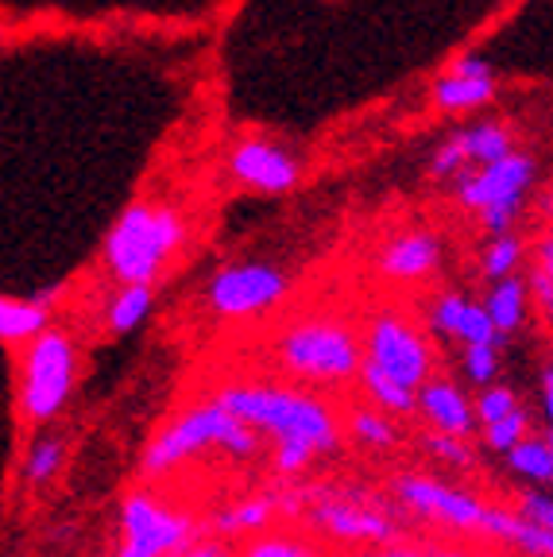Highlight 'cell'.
Here are the masks:
<instances>
[{
	"label": "cell",
	"instance_id": "cell-1",
	"mask_svg": "<svg viewBox=\"0 0 553 557\" xmlns=\"http://www.w3.org/2000/svg\"><path fill=\"white\" fill-rule=\"evenodd\" d=\"M217 399L275 442V469L286 476L303 472L321 453L337 449V422L314 395L286 387H225Z\"/></svg>",
	"mask_w": 553,
	"mask_h": 557
},
{
	"label": "cell",
	"instance_id": "cell-2",
	"mask_svg": "<svg viewBox=\"0 0 553 557\" xmlns=\"http://www.w3.org/2000/svg\"><path fill=\"white\" fill-rule=\"evenodd\" d=\"M206 449H225L233 457H256L260 449V434L244 422L241 414L225 407L221 399H209L179 414L156 442L144 453V472L147 476H163V472L179 469L182 461H191Z\"/></svg>",
	"mask_w": 553,
	"mask_h": 557
},
{
	"label": "cell",
	"instance_id": "cell-3",
	"mask_svg": "<svg viewBox=\"0 0 553 557\" xmlns=\"http://www.w3.org/2000/svg\"><path fill=\"white\" fill-rule=\"evenodd\" d=\"M182 244V221L167 206H132L105 240V263L121 283H147L159 278L174 248Z\"/></svg>",
	"mask_w": 553,
	"mask_h": 557
},
{
	"label": "cell",
	"instance_id": "cell-4",
	"mask_svg": "<svg viewBox=\"0 0 553 557\" xmlns=\"http://www.w3.org/2000/svg\"><path fill=\"white\" fill-rule=\"evenodd\" d=\"M530 186H534V159L523 156V151H511L500 163L457 174V198L480 213L492 236L511 233V221L519 213Z\"/></svg>",
	"mask_w": 553,
	"mask_h": 557
},
{
	"label": "cell",
	"instance_id": "cell-5",
	"mask_svg": "<svg viewBox=\"0 0 553 557\" xmlns=\"http://www.w3.org/2000/svg\"><path fill=\"white\" fill-rule=\"evenodd\" d=\"M279 357L286 372L318 383H341L360 372V348L345 325L333 322H298L279 341Z\"/></svg>",
	"mask_w": 553,
	"mask_h": 557
},
{
	"label": "cell",
	"instance_id": "cell-6",
	"mask_svg": "<svg viewBox=\"0 0 553 557\" xmlns=\"http://www.w3.org/2000/svg\"><path fill=\"white\" fill-rule=\"evenodd\" d=\"M74 387V345L66 333L47 330L44 337H35L24 357V387H20V403L32 422H47L54 418L70 399Z\"/></svg>",
	"mask_w": 553,
	"mask_h": 557
},
{
	"label": "cell",
	"instance_id": "cell-7",
	"mask_svg": "<svg viewBox=\"0 0 553 557\" xmlns=\"http://www.w3.org/2000/svg\"><path fill=\"white\" fill-rule=\"evenodd\" d=\"M191 519L159 504L156 496L136 492L124 499L121 511V546L116 557H171L191 546Z\"/></svg>",
	"mask_w": 553,
	"mask_h": 557
},
{
	"label": "cell",
	"instance_id": "cell-8",
	"mask_svg": "<svg viewBox=\"0 0 553 557\" xmlns=\"http://www.w3.org/2000/svg\"><path fill=\"white\" fill-rule=\"evenodd\" d=\"M286 295V275L268 263H233L209 278V306L221 318H251Z\"/></svg>",
	"mask_w": 553,
	"mask_h": 557
},
{
	"label": "cell",
	"instance_id": "cell-9",
	"mask_svg": "<svg viewBox=\"0 0 553 557\" xmlns=\"http://www.w3.org/2000/svg\"><path fill=\"white\" fill-rule=\"evenodd\" d=\"M368 360L376 368L391 375V380L407 383L410 392H422L426 375H430V348L418 337V330H410L403 318L383 313L380 322L368 333Z\"/></svg>",
	"mask_w": 553,
	"mask_h": 557
},
{
	"label": "cell",
	"instance_id": "cell-10",
	"mask_svg": "<svg viewBox=\"0 0 553 557\" xmlns=\"http://www.w3.org/2000/svg\"><path fill=\"white\" fill-rule=\"evenodd\" d=\"M395 496L410 507V511L426 515V519L450 527V531H476L480 534V522H484L488 507L476 496L460 492L453 484H441L433 476H403L395 484Z\"/></svg>",
	"mask_w": 553,
	"mask_h": 557
},
{
	"label": "cell",
	"instance_id": "cell-11",
	"mask_svg": "<svg viewBox=\"0 0 553 557\" xmlns=\"http://www.w3.org/2000/svg\"><path fill=\"white\" fill-rule=\"evenodd\" d=\"M515 151L511 144V132L503 124H472V128L453 132L430 159V174L433 178H457L468 166H488L500 163Z\"/></svg>",
	"mask_w": 553,
	"mask_h": 557
},
{
	"label": "cell",
	"instance_id": "cell-12",
	"mask_svg": "<svg viewBox=\"0 0 553 557\" xmlns=\"http://www.w3.org/2000/svg\"><path fill=\"white\" fill-rule=\"evenodd\" d=\"M229 166H233V174L241 183H248L251 190L260 194H286L298 183L294 156L275 148V144H268V139H244V144H236Z\"/></svg>",
	"mask_w": 553,
	"mask_h": 557
},
{
	"label": "cell",
	"instance_id": "cell-13",
	"mask_svg": "<svg viewBox=\"0 0 553 557\" xmlns=\"http://www.w3.org/2000/svg\"><path fill=\"white\" fill-rule=\"evenodd\" d=\"M310 522L318 531L333 534V539L345 542H391L395 539V527H391L383 515L368 511L360 504H348V499H321L310 511Z\"/></svg>",
	"mask_w": 553,
	"mask_h": 557
},
{
	"label": "cell",
	"instance_id": "cell-14",
	"mask_svg": "<svg viewBox=\"0 0 553 557\" xmlns=\"http://www.w3.org/2000/svg\"><path fill=\"white\" fill-rule=\"evenodd\" d=\"M495 97V78L492 66L476 54H465L460 62H453V70L433 86V101L445 109V113H468V109H480Z\"/></svg>",
	"mask_w": 553,
	"mask_h": 557
},
{
	"label": "cell",
	"instance_id": "cell-15",
	"mask_svg": "<svg viewBox=\"0 0 553 557\" xmlns=\"http://www.w3.org/2000/svg\"><path fill=\"white\" fill-rule=\"evenodd\" d=\"M433 330L453 341H465V345H500V330H495L488 306L465 295H445L433 302Z\"/></svg>",
	"mask_w": 553,
	"mask_h": 557
},
{
	"label": "cell",
	"instance_id": "cell-16",
	"mask_svg": "<svg viewBox=\"0 0 553 557\" xmlns=\"http://www.w3.org/2000/svg\"><path fill=\"white\" fill-rule=\"evenodd\" d=\"M418 410L430 418L441 434H457V437H468L476 422H480L476 418V403H468L460 395V387H453L445 380L426 383L422 392H418Z\"/></svg>",
	"mask_w": 553,
	"mask_h": 557
},
{
	"label": "cell",
	"instance_id": "cell-17",
	"mask_svg": "<svg viewBox=\"0 0 553 557\" xmlns=\"http://www.w3.org/2000/svg\"><path fill=\"white\" fill-rule=\"evenodd\" d=\"M441 260V244L433 240L430 233H407L391 240L380 256V271L388 278H398V283H415V278H426Z\"/></svg>",
	"mask_w": 553,
	"mask_h": 557
},
{
	"label": "cell",
	"instance_id": "cell-18",
	"mask_svg": "<svg viewBox=\"0 0 553 557\" xmlns=\"http://www.w3.org/2000/svg\"><path fill=\"white\" fill-rule=\"evenodd\" d=\"M47 310L44 298H4L0 302V337L9 341V345H20V341H35L47 333Z\"/></svg>",
	"mask_w": 553,
	"mask_h": 557
},
{
	"label": "cell",
	"instance_id": "cell-19",
	"mask_svg": "<svg viewBox=\"0 0 553 557\" xmlns=\"http://www.w3.org/2000/svg\"><path fill=\"white\" fill-rule=\"evenodd\" d=\"M527 298H530V283L527 278H500V283H492V290H488V313H492L495 330L503 333H515L523 322H527Z\"/></svg>",
	"mask_w": 553,
	"mask_h": 557
},
{
	"label": "cell",
	"instance_id": "cell-20",
	"mask_svg": "<svg viewBox=\"0 0 553 557\" xmlns=\"http://www.w3.org/2000/svg\"><path fill=\"white\" fill-rule=\"evenodd\" d=\"M360 380H364V392L372 395L383 410H395V414H410L418 407V392H410L407 383L391 380L383 368H376L372 360H364L360 368Z\"/></svg>",
	"mask_w": 553,
	"mask_h": 557
},
{
	"label": "cell",
	"instance_id": "cell-21",
	"mask_svg": "<svg viewBox=\"0 0 553 557\" xmlns=\"http://www.w3.org/2000/svg\"><path fill=\"white\" fill-rule=\"evenodd\" d=\"M507 465L515 476H527V480H534V484H550L553 480V442L550 437H523V442L507 453Z\"/></svg>",
	"mask_w": 553,
	"mask_h": 557
},
{
	"label": "cell",
	"instance_id": "cell-22",
	"mask_svg": "<svg viewBox=\"0 0 553 557\" xmlns=\"http://www.w3.org/2000/svg\"><path fill=\"white\" fill-rule=\"evenodd\" d=\"M151 287L147 283H124L109 302V330L113 333H132L147 313H151Z\"/></svg>",
	"mask_w": 553,
	"mask_h": 557
},
{
	"label": "cell",
	"instance_id": "cell-23",
	"mask_svg": "<svg viewBox=\"0 0 553 557\" xmlns=\"http://www.w3.org/2000/svg\"><path fill=\"white\" fill-rule=\"evenodd\" d=\"M271 515H275V499L268 496H256V499H244V504L229 507V511H221L213 519V527L221 534H236V531H260V527H268Z\"/></svg>",
	"mask_w": 553,
	"mask_h": 557
},
{
	"label": "cell",
	"instance_id": "cell-24",
	"mask_svg": "<svg viewBox=\"0 0 553 557\" xmlns=\"http://www.w3.org/2000/svg\"><path fill=\"white\" fill-rule=\"evenodd\" d=\"M523 240L515 233H503V236H492V244L484 248V278L500 283V278H511L519 271L523 263Z\"/></svg>",
	"mask_w": 553,
	"mask_h": 557
},
{
	"label": "cell",
	"instance_id": "cell-25",
	"mask_svg": "<svg viewBox=\"0 0 553 557\" xmlns=\"http://www.w3.org/2000/svg\"><path fill=\"white\" fill-rule=\"evenodd\" d=\"M530 295H534L538 310L553 318V236H542L534 244V260H530Z\"/></svg>",
	"mask_w": 553,
	"mask_h": 557
},
{
	"label": "cell",
	"instance_id": "cell-26",
	"mask_svg": "<svg viewBox=\"0 0 553 557\" xmlns=\"http://www.w3.org/2000/svg\"><path fill=\"white\" fill-rule=\"evenodd\" d=\"M62 469V442L59 437H39L24 457V480L27 484H47Z\"/></svg>",
	"mask_w": 553,
	"mask_h": 557
},
{
	"label": "cell",
	"instance_id": "cell-27",
	"mask_svg": "<svg viewBox=\"0 0 553 557\" xmlns=\"http://www.w3.org/2000/svg\"><path fill=\"white\" fill-rule=\"evenodd\" d=\"M527 430H530V418H527V410H515V414H507V418H500V422H492V426H484V442H488V449H495V453H511L515 445L527 437Z\"/></svg>",
	"mask_w": 553,
	"mask_h": 557
},
{
	"label": "cell",
	"instance_id": "cell-28",
	"mask_svg": "<svg viewBox=\"0 0 553 557\" xmlns=\"http://www.w3.org/2000/svg\"><path fill=\"white\" fill-rule=\"evenodd\" d=\"M353 434H356V442L372 445V449H388V445H395V437H398L395 426H391L383 414H376V410H356Z\"/></svg>",
	"mask_w": 553,
	"mask_h": 557
},
{
	"label": "cell",
	"instance_id": "cell-29",
	"mask_svg": "<svg viewBox=\"0 0 553 557\" xmlns=\"http://www.w3.org/2000/svg\"><path fill=\"white\" fill-rule=\"evenodd\" d=\"M519 410V399H515V392L511 387H500V383H492V387H480V399H476V418L484 422V426H492V422H500V418L515 414Z\"/></svg>",
	"mask_w": 553,
	"mask_h": 557
},
{
	"label": "cell",
	"instance_id": "cell-30",
	"mask_svg": "<svg viewBox=\"0 0 553 557\" xmlns=\"http://www.w3.org/2000/svg\"><path fill=\"white\" fill-rule=\"evenodd\" d=\"M465 375L476 383V387H492L495 372H500V357H495V345H465Z\"/></svg>",
	"mask_w": 553,
	"mask_h": 557
},
{
	"label": "cell",
	"instance_id": "cell-31",
	"mask_svg": "<svg viewBox=\"0 0 553 557\" xmlns=\"http://www.w3.org/2000/svg\"><path fill=\"white\" fill-rule=\"evenodd\" d=\"M426 453L438 457L441 465H453V469H468L472 465V453H468L465 437L457 434H430L426 437Z\"/></svg>",
	"mask_w": 553,
	"mask_h": 557
},
{
	"label": "cell",
	"instance_id": "cell-32",
	"mask_svg": "<svg viewBox=\"0 0 553 557\" xmlns=\"http://www.w3.org/2000/svg\"><path fill=\"white\" fill-rule=\"evenodd\" d=\"M244 557H314V549L294 539H260L256 546L244 549Z\"/></svg>",
	"mask_w": 553,
	"mask_h": 557
},
{
	"label": "cell",
	"instance_id": "cell-33",
	"mask_svg": "<svg viewBox=\"0 0 553 557\" xmlns=\"http://www.w3.org/2000/svg\"><path fill=\"white\" fill-rule=\"evenodd\" d=\"M542 414H545V426H550V437H553V364L542 368Z\"/></svg>",
	"mask_w": 553,
	"mask_h": 557
},
{
	"label": "cell",
	"instance_id": "cell-34",
	"mask_svg": "<svg viewBox=\"0 0 553 557\" xmlns=\"http://www.w3.org/2000/svg\"><path fill=\"white\" fill-rule=\"evenodd\" d=\"M179 557H233L225 546H217V542H201V546H186Z\"/></svg>",
	"mask_w": 553,
	"mask_h": 557
},
{
	"label": "cell",
	"instance_id": "cell-35",
	"mask_svg": "<svg viewBox=\"0 0 553 557\" xmlns=\"http://www.w3.org/2000/svg\"><path fill=\"white\" fill-rule=\"evenodd\" d=\"M441 557H468V554H457V549H441Z\"/></svg>",
	"mask_w": 553,
	"mask_h": 557
},
{
	"label": "cell",
	"instance_id": "cell-36",
	"mask_svg": "<svg viewBox=\"0 0 553 557\" xmlns=\"http://www.w3.org/2000/svg\"><path fill=\"white\" fill-rule=\"evenodd\" d=\"M550 442H553V437H550ZM550 487H553V480H550Z\"/></svg>",
	"mask_w": 553,
	"mask_h": 557
},
{
	"label": "cell",
	"instance_id": "cell-37",
	"mask_svg": "<svg viewBox=\"0 0 553 557\" xmlns=\"http://www.w3.org/2000/svg\"><path fill=\"white\" fill-rule=\"evenodd\" d=\"M550 209H553V198H550Z\"/></svg>",
	"mask_w": 553,
	"mask_h": 557
}]
</instances>
